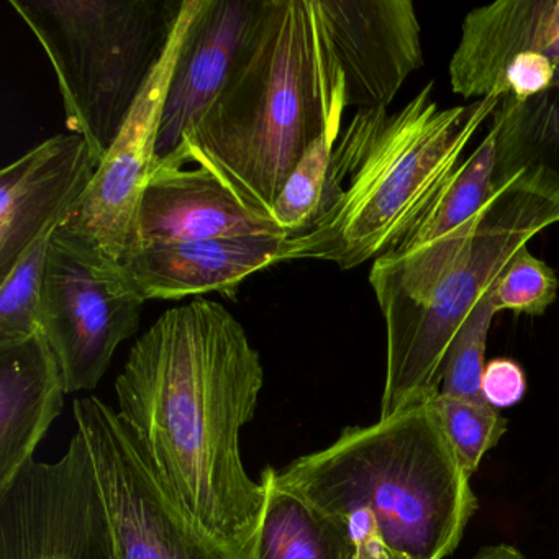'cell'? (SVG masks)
<instances>
[{
  "instance_id": "obj_1",
  "label": "cell",
  "mask_w": 559,
  "mask_h": 559,
  "mask_svg": "<svg viewBox=\"0 0 559 559\" xmlns=\"http://www.w3.org/2000/svg\"><path fill=\"white\" fill-rule=\"evenodd\" d=\"M263 384L260 353L241 323L205 299L166 310L116 381L117 414L176 502L241 559L266 492L248 476L240 448Z\"/></svg>"
},
{
  "instance_id": "obj_2",
  "label": "cell",
  "mask_w": 559,
  "mask_h": 559,
  "mask_svg": "<svg viewBox=\"0 0 559 559\" xmlns=\"http://www.w3.org/2000/svg\"><path fill=\"white\" fill-rule=\"evenodd\" d=\"M346 109L317 0H264L224 90L162 163L205 169L251 214L274 222L297 163L320 136L342 133Z\"/></svg>"
},
{
  "instance_id": "obj_3",
  "label": "cell",
  "mask_w": 559,
  "mask_h": 559,
  "mask_svg": "<svg viewBox=\"0 0 559 559\" xmlns=\"http://www.w3.org/2000/svg\"><path fill=\"white\" fill-rule=\"evenodd\" d=\"M433 83L395 112L358 110L336 140L319 215L284 238L280 263L319 260L353 270L395 250L466 158L502 99L441 107Z\"/></svg>"
},
{
  "instance_id": "obj_4",
  "label": "cell",
  "mask_w": 559,
  "mask_h": 559,
  "mask_svg": "<svg viewBox=\"0 0 559 559\" xmlns=\"http://www.w3.org/2000/svg\"><path fill=\"white\" fill-rule=\"evenodd\" d=\"M274 474L330 515L369 510L394 559L453 555L479 507L431 402L346 427L330 447Z\"/></svg>"
},
{
  "instance_id": "obj_5",
  "label": "cell",
  "mask_w": 559,
  "mask_h": 559,
  "mask_svg": "<svg viewBox=\"0 0 559 559\" xmlns=\"http://www.w3.org/2000/svg\"><path fill=\"white\" fill-rule=\"evenodd\" d=\"M57 73L70 133L103 162L168 48L185 0H9Z\"/></svg>"
},
{
  "instance_id": "obj_6",
  "label": "cell",
  "mask_w": 559,
  "mask_h": 559,
  "mask_svg": "<svg viewBox=\"0 0 559 559\" xmlns=\"http://www.w3.org/2000/svg\"><path fill=\"white\" fill-rule=\"evenodd\" d=\"M473 240L424 299L385 320V379L381 417L440 394L454 336L484 294L530 241L559 224V191L542 176L519 171L496 179Z\"/></svg>"
},
{
  "instance_id": "obj_7",
  "label": "cell",
  "mask_w": 559,
  "mask_h": 559,
  "mask_svg": "<svg viewBox=\"0 0 559 559\" xmlns=\"http://www.w3.org/2000/svg\"><path fill=\"white\" fill-rule=\"evenodd\" d=\"M145 302L122 261L87 235L58 225L45 267L41 333L60 362L67 392L99 384L120 343L139 330Z\"/></svg>"
},
{
  "instance_id": "obj_8",
  "label": "cell",
  "mask_w": 559,
  "mask_h": 559,
  "mask_svg": "<svg viewBox=\"0 0 559 559\" xmlns=\"http://www.w3.org/2000/svg\"><path fill=\"white\" fill-rule=\"evenodd\" d=\"M73 408L106 512L110 559H241L176 502L117 411L94 395Z\"/></svg>"
},
{
  "instance_id": "obj_9",
  "label": "cell",
  "mask_w": 559,
  "mask_h": 559,
  "mask_svg": "<svg viewBox=\"0 0 559 559\" xmlns=\"http://www.w3.org/2000/svg\"><path fill=\"white\" fill-rule=\"evenodd\" d=\"M201 0H185L168 48L97 168L86 194L61 224L123 261L132 247L143 191L158 165V136L169 80Z\"/></svg>"
},
{
  "instance_id": "obj_10",
  "label": "cell",
  "mask_w": 559,
  "mask_h": 559,
  "mask_svg": "<svg viewBox=\"0 0 559 559\" xmlns=\"http://www.w3.org/2000/svg\"><path fill=\"white\" fill-rule=\"evenodd\" d=\"M496 132L490 127L414 230L372 263L369 284L384 322L424 299L460 260L496 194Z\"/></svg>"
},
{
  "instance_id": "obj_11",
  "label": "cell",
  "mask_w": 559,
  "mask_h": 559,
  "mask_svg": "<svg viewBox=\"0 0 559 559\" xmlns=\"http://www.w3.org/2000/svg\"><path fill=\"white\" fill-rule=\"evenodd\" d=\"M348 107L391 106L424 64L421 27L411 0H317Z\"/></svg>"
},
{
  "instance_id": "obj_12",
  "label": "cell",
  "mask_w": 559,
  "mask_h": 559,
  "mask_svg": "<svg viewBox=\"0 0 559 559\" xmlns=\"http://www.w3.org/2000/svg\"><path fill=\"white\" fill-rule=\"evenodd\" d=\"M99 162L86 139L61 133L0 171V280L86 194Z\"/></svg>"
},
{
  "instance_id": "obj_13",
  "label": "cell",
  "mask_w": 559,
  "mask_h": 559,
  "mask_svg": "<svg viewBox=\"0 0 559 559\" xmlns=\"http://www.w3.org/2000/svg\"><path fill=\"white\" fill-rule=\"evenodd\" d=\"M263 4L264 0H201L169 80L158 163L181 146L224 90Z\"/></svg>"
},
{
  "instance_id": "obj_14",
  "label": "cell",
  "mask_w": 559,
  "mask_h": 559,
  "mask_svg": "<svg viewBox=\"0 0 559 559\" xmlns=\"http://www.w3.org/2000/svg\"><path fill=\"white\" fill-rule=\"evenodd\" d=\"M245 235L286 237V231L251 214L205 169L159 163L143 191L130 251Z\"/></svg>"
},
{
  "instance_id": "obj_15",
  "label": "cell",
  "mask_w": 559,
  "mask_h": 559,
  "mask_svg": "<svg viewBox=\"0 0 559 559\" xmlns=\"http://www.w3.org/2000/svg\"><path fill=\"white\" fill-rule=\"evenodd\" d=\"M284 235H245L130 251L122 263L146 300L217 293L235 299L251 274L280 264Z\"/></svg>"
},
{
  "instance_id": "obj_16",
  "label": "cell",
  "mask_w": 559,
  "mask_h": 559,
  "mask_svg": "<svg viewBox=\"0 0 559 559\" xmlns=\"http://www.w3.org/2000/svg\"><path fill=\"white\" fill-rule=\"evenodd\" d=\"M520 55L548 58L559 87V0H499L471 11L450 61L451 90L490 99L500 71Z\"/></svg>"
},
{
  "instance_id": "obj_17",
  "label": "cell",
  "mask_w": 559,
  "mask_h": 559,
  "mask_svg": "<svg viewBox=\"0 0 559 559\" xmlns=\"http://www.w3.org/2000/svg\"><path fill=\"white\" fill-rule=\"evenodd\" d=\"M64 394L63 371L44 333L0 343V492L35 461Z\"/></svg>"
},
{
  "instance_id": "obj_18",
  "label": "cell",
  "mask_w": 559,
  "mask_h": 559,
  "mask_svg": "<svg viewBox=\"0 0 559 559\" xmlns=\"http://www.w3.org/2000/svg\"><path fill=\"white\" fill-rule=\"evenodd\" d=\"M261 474L264 503L245 559H355L348 519L330 515L276 480Z\"/></svg>"
},
{
  "instance_id": "obj_19",
  "label": "cell",
  "mask_w": 559,
  "mask_h": 559,
  "mask_svg": "<svg viewBox=\"0 0 559 559\" xmlns=\"http://www.w3.org/2000/svg\"><path fill=\"white\" fill-rule=\"evenodd\" d=\"M490 127L496 179L530 171L559 191V87L525 100L502 99Z\"/></svg>"
},
{
  "instance_id": "obj_20",
  "label": "cell",
  "mask_w": 559,
  "mask_h": 559,
  "mask_svg": "<svg viewBox=\"0 0 559 559\" xmlns=\"http://www.w3.org/2000/svg\"><path fill=\"white\" fill-rule=\"evenodd\" d=\"M57 227L44 231L0 280V343L19 342L41 332L45 267Z\"/></svg>"
},
{
  "instance_id": "obj_21",
  "label": "cell",
  "mask_w": 559,
  "mask_h": 559,
  "mask_svg": "<svg viewBox=\"0 0 559 559\" xmlns=\"http://www.w3.org/2000/svg\"><path fill=\"white\" fill-rule=\"evenodd\" d=\"M461 464L469 476L476 473L487 451L507 433V418L486 399L450 397L431 401Z\"/></svg>"
},
{
  "instance_id": "obj_22",
  "label": "cell",
  "mask_w": 559,
  "mask_h": 559,
  "mask_svg": "<svg viewBox=\"0 0 559 559\" xmlns=\"http://www.w3.org/2000/svg\"><path fill=\"white\" fill-rule=\"evenodd\" d=\"M338 136L336 133H326L313 142L277 195L273 218L277 227L286 231V237L302 234L319 215L326 171Z\"/></svg>"
},
{
  "instance_id": "obj_23",
  "label": "cell",
  "mask_w": 559,
  "mask_h": 559,
  "mask_svg": "<svg viewBox=\"0 0 559 559\" xmlns=\"http://www.w3.org/2000/svg\"><path fill=\"white\" fill-rule=\"evenodd\" d=\"M492 287V286H490ZM490 287L474 307L466 322L454 336L447 359L440 394L450 397L486 399L483 394V376L486 369V345L490 325L497 310L493 309Z\"/></svg>"
},
{
  "instance_id": "obj_24",
  "label": "cell",
  "mask_w": 559,
  "mask_h": 559,
  "mask_svg": "<svg viewBox=\"0 0 559 559\" xmlns=\"http://www.w3.org/2000/svg\"><path fill=\"white\" fill-rule=\"evenodd\" d=\"M558 296L555 271L522 248L507 270L490 287L493 309L512 310L526 316H542Z\"/></svg>"
},
{
  "instance_id": "obj_25",
  "label": "cell",
  "mask_w": 559,
  "mask_h": 559,
  "mask_svg": "<svg viewBox=\"0 0 559 559\" xmlns=\"http://www.w3.org/2000/svg\"><path fill=\"white\" fill-rule=\"evenodd\" d=\"M526 378L519 362L496 358L487 362L483 376V394L496 408L510 407L522 401Z\"/></svg>"
},
{
  "instance_id": "obj_26",
  "label": "cell",
  "mask_w": 559,
  "mask_h": 559,
  "mask_svg": "<svg viewBox=\"0 0 559 559\" xmlns=\"http://www.w3.org/2000/svg\"><path fill=\"white\" fill-rule=\"evenodd\" d=\"M355 539V559H394L369 510H356L346 516Z\"/></svg>"
},
{
  "instance_id": "obj_27",
  "label": "cell",
  "mask_w": 559,
  "mask_h": 559,
  "mask_svg": "<svg viewBox=\"0 0 559 559\" xmlns=\"http://www.w3.org/2000/svg\"><path fill=\"white\" fill-rule=\"evenodd\" d=\"M473 559H526L525 555L516 546L499 543L480 548Z\"/></svg>"
}]
</instances>
